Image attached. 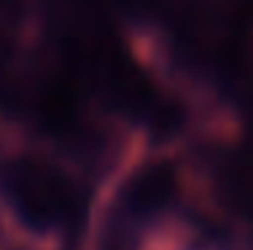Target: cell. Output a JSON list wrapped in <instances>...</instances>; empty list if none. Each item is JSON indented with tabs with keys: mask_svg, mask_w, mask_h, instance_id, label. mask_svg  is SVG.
<instances>
[{
	"mask_svg": "<svg viewBox=\"0 0 253 250\" xmlns=\"http://www.w3.org/2000/svg\"><path fill=\"white\" fill-rule=\"evenodd\" d=\"M78 183L59 162L33 151L0 162V205L19 229L51 237L68 229L78 213Z\"/></svg>",
	"mask_w": 253,
	"mask_h": 250,
	"instance_id": "1",
	"label": "cell"
}]
</instances>
